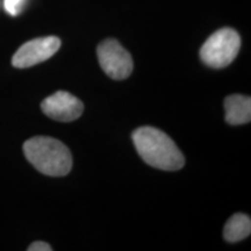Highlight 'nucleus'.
Segmentation results:
<instances>
[{
    "mask_svg": "<svg viewBox=\"0 0 251 251\" xmlns=\"http://www.w3.org/2000/svg\"><path fill=\"white\" fill-rule=\"evenodd\" d=\"M24 152L28 162L41 174L62 177L72 168L70 150L61 141L49 136H35L26 141Z\"/></svg>",
    "mask_w": 251,
    "mask_h": 251,
    "instance_id": "2",
    "label": "nucleus"
},
{
    "mask_svg": "<svg viewBox=\"0 0 251 251\" xmlns=\"http://www.w3.org/2000/svg\"><path fill=\"white\" fill-rule=\"evenodd\" d=\"M226 121L231 126L244 125L251 120L250 97L234 94L225 100Z\"/></svg>",
    "mask_w": 251,
    "mask_h": 251,
    "instance_id": "7",
    "label": "nucleus"
},
{
    "mask_svg": "<svg viewBox=\"0 0 251 251\" xmlns=\"http://www.w3.org/2000/svg\"><path fill=\"white\" fill-rule=\"evenodd\" d=\"M131 137L141 158L150 166L164 171H177L184 166L183 153L162 130L146 126L137 128Z\"/></svg>",
    "mask_w": 251,
    "mask_h": 251,
    "instance_id": "1",
    "label": "nucleus"
},
{
    "mask_svg": "<svg viewBox=\"0 0 251 251\" xmlns=\"http://www.w3.org/2000/svg\"><path fill=\"white\" fill-rule=\"evenodd\" d=\"M26 0H4V8L9 15H18L23 11Z\"/></svg>",
    "mask_w": 251,
    "mask_h": 251,
    "instance_id": "9",
    "label": "nucleus"
},
{
    "mask_svg": "<svg viewBox=\"0 0 251 251\" xmlns=\"http://www.w3.org/2000/svg\"><path fill=\"white\" fill-rule=\"evenodd\" d=\"M59 48H61V40L56 36L30 40L18 49L12 58V65L17 69L34 67L54 56Z\"/></svg>",
    "mask_w": 251,
    "mask_h": 251,
    "instance_id": "5",
    "label": "nucleus"
},
{
    "mask_svg": "<svg viewBox=\"0 0 251 251\" xmlns=\"http://www.w3.org/2000/svg\"><path fill=\"white\" fill-rule=\"evenodd\" d=\"M251 233L250 218L242 213H237L228 220L224 229L225 240L230 243L238 242L248 237Z\"/></svg>",
    "mask_w": 251,
    "mask_h": 251,
    "instance_id": "8",
    "label": "nucleus"
},
{
    "mask_svg": "<svg viewBox=\"0 0 251 251\" xmlns=\"http://www.w3.org/2000/svg\"><path fill=\"white\" fill-rule=\"evenodd\" d=\"M41 109L52 120L70 122L77 120L83 114L84 105L79 99L67 91H57L43 100Z\"/></svg>",
    "mask_w": 251,
    "mask_h": 251,
    "instance_id": "6",
    "label": "nucleus"
},
{
    "mask_svg": "<svg viewBox=\"0 0 251 251\" xmlns=\"http://www.w3.org/2000/svg\"><path fill=\"white\" fill-rule=\"evenodd\" d=\"M28 251H51L52 248L48 243L42 242V241H36V242L31 243L28 247Z\"/></svg>",
    "mask_w": 251,
    "mask_h": 251,
    "instance_id": "10",
    "label": "nucleus"
},
{
    "mask_svg": "<svg viewBox=\"0 0 251 251\" xmlns=\"http://www.w3.org/2000/svg\"><path fill=\"white\" fill-rule=\"evenodd\" d=\"M100 67L112 79L122 80L130 76L134 64L129 52L117 40L108 39L97 49Z\"/></svg>",
    "mask_w": 251,
    "mask_h": 251,
    "instance_id": "4",
    "label": "nucleus"
},
{
    "mask_svg": "<svg viewBox=\"0 0 251 251\" xmlns=\"http://www.w3.org/2000/svg\"><path fill=\"white\" fill-rule=\"evenodd\" d=\"M241 37L231 28H222L212 34L200 49V58L207 67L224 69L236 58Z\"/></svg>",
    "mask_w": 251,
    "mask_h": 251,
    "instance_id": "3",
    "label": "nucleus"
}]
</instances>
